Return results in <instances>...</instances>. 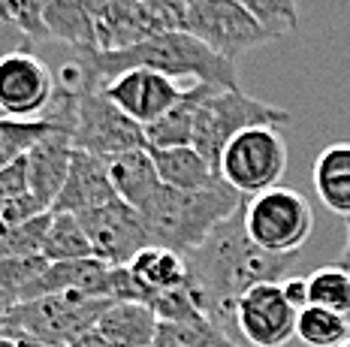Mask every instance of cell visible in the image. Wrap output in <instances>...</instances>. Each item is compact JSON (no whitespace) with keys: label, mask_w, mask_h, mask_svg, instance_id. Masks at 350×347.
<instances>
[{"label":"cell","mask_w":350,"mask_h":347,"mask_svg":"<svg viewBox=\"0 0 350 347\" xmlns=\"http://www.w3.org/2000/svg\"><path fill=\"white\" fill-rule=\"evenodd\" d=\"M148 151H151V161H154L157 176L163 184L181 187V191H217V187H227L221 172L193 145L148 148Z\"/></svg>","instance_id":"obj_18"},{"label":"cell","mask_w":350,"mask_h":347,"mask_svg":"<svg viewBox=\"0 0 350 347\" xmlns=\"http://www.w3.org/2000/svg\"><path fill=\"white\" fill-rule=\"evenodd\" d=\"M97 52H121L170 27L145 0H91Z\"/></svg>","instance_id":"obj_13"},{"label":"cell","mask_w":350,"mask_h":347,"mask_svg":"<svg viewBox=\"0 0 350 347\" xmlns=\"http://www.w3.org/2000/svg\"><path fill=\"white\" fill-rule=\"evenodd\" d=\"M72 161L70 130H55L27 151V191L52 212L55 199L61 197Z\"/></svg>","instance_id":"obj_15"},{"label":"cell","mask_w":350,"mask_h":347,"mask_svg":"<svg viewBox=\"0 0 350 347\" xmlns=\"http://www.w3.org/2000/svg\"><path fill=\"white\" fill-rule=\"evenodd\" d=\"M112 299H97L79 290L16 302L0 314V329L10 338H36L46 344L70 347L82 332L94 329Z\"/></svg>","instance_id":"obj_3"},{"label":"cell","mask_w":350,"mask_h":347,"mask_svg":"<svg viewBox=\"0 0 350 347\" xmlns=\"http://www.w3.org/2000/svg\"><path fill=\"white\" fill-rule=\"evenodd\" d=\"M57 91V76L31 48L0 55V112L10 118H42Z\"/></svg>","instance_id":"obj_9"},{"label":"cell","mask_w":350,"mask_h":347,"mask_svg":"<svg viewBox=\"0 0 350 347\" xmlns=\"http://www.w3.org/2000/svg\"><path fill=\"white\" fill-rule=\"evenodd\" d=\"M0 347H18V342L10 338V335H0Z\"/></svg>","instance_id":"obj_38"},{"label":"cell","mask_w":350,"mask_h":347,"mask_svg":"<svg viewBox=\"0 0 350 347\" xmlns=\"http://www.w3.org/2000/svg\"><path fill=\"white\" fill-rule=\"evenodd\" d=\"M70 347H112V344H109L106 338H103V332H100L97 327H94V329L82 332V335H79V338H76V342H72Z\"/></svg>","instance_id":"obj_35"},{"label":"cell","mask_w":350,"mask_h":347,"mask_svg":"<svg viewBox=\"0 0 350 347\" xmlns=\"http://www.w3.org/2000/svg\"><path fill=\"white\" fill-rule=\"evenodd\" d=\"M55 130L64 127H57L52 118H10V115H3L0 118V166L25 157L36 142L46 139Z\"/></svg>","instance_id":"obj_25"},{"label":"cell","mask_w":350,"mask_h":347,"mask_svg":"<svg viewBox=\"0 0 350 347\" xmlns=\"http://www.w3.org/2000/svg\"><path fill=\"white\" fill-rule=\"evenodd\" d=\"M103 94L136 124L148 127L178 103L185 88H178L175 79L154 73V70H127V73L115 76L103 88Z\"/></svg>","instance_id":"obj_12"},{"label":"cell","mask_w":350,"mask_h":347,"mask_svg":"<svg viewBox=\"0 0 350 347\" xmlns=\"http://www.w3.org/2000/svg\"><path fill=\"white\" fill-rule=\"evenodd\" d=\"M49 227H52V212H42L36 218L12 227L6 238L0 242V257H36L46 251Z\"/></svg>","instance_id":"obj_29"},{"label":"cell","mask_w":350,"mask_h":347,"mask_svg":"<svg viewBox=\"0 0 350 347\" xmlns=\"http://www.w3.org/2000/svg\"><path fill=\"white\" fill-rule=\"evenodd\" d=\"M151 347H239L211 320H160Z\"/></svg>","instance_id":"obj_24"},{"label":"cell","mask_w":350,"mask_h":347,"mask_svg":"<svg viewBox=\"0 0 350 347\" xmlns=\"http://www.w3.org/2000/svg\"><path fill=\"white\" fill-rule=\"evenodd\" d=\"M242 193H236L230 184L217 191H181L160 184L154 199L139 214L151 233V242L187 257L242 208Z\"/></svg>","instance_id":"obj_2"},{"label":"cell","mask_w":350,"mask_h":347,"mask_svg":"<svg viewBox=\"0 0 350 347\" xmlns=\"http://www.w3.org/2000/svg\"><path fill=\"white\" fill-rule=\"evenodd\" d=\"M311 176L320 202L338 218H350V142H335L320 151Z\"/></svg>","instance_id":"obj_21"},{"label":"cell","mask_w":350,"mask_h":347,"mask_svg":"<svg viewBox=\"0 0 350 347\" xmlns=\"http://www.w3.org/2000/svg\"><path fill=\"white\" fill-rule=\"evenodd\" d=\"M109 178H112V187H115V193H118V199L139 208V212L154 199V193L160 191V184H163L148 148L124 151V154L109 157Z\"/></svg>","instance_id":"obj_19"},{"label":"cell","mask_w":350,"mask_h":347,"mask_svg":"<svg viewBox=\"0 0 350 347\" xmlns=\"http://www.w3.org/2000/svg\"><path fill=\"white\" fill-rule=\"evenodd\" d=\"M18 193H27V154L0 166V202Z\"/></svg>","instance_id":"obj_32"},{"label":"cell","mask_w":350,"mask_h":347,"mask_svg":"<svg viewBox=\"0 0 350 347\" xmlns=\"http://www.w3.org/2000/svg\"><path fill=\"white\" fill-rule=\"evenodd\" d=\"M6 308H10V302H3V299H0V314H3Z\"/></svg>","instance_id":"obj_39"},{"label":"cell","mask_w":350,"mask_h":347,"mask_svg":"<svg viewBox=\"0 0 350 347\" xmlns=\"http://www.w3.org/2000/svg\"><path fill=\"white\" fill-rule=\"evenodd\" d=\"M127 272H130V278H133L136 290H139V299L145 305L160 293L181 290V287H187V281H191L187 257L172 248H163V245H148L145 251H139V254L127 263Z\"/></svg>","instance_id":"obj_16"},{"label":"cell","mask_w":350,"mask_h":347,"mask_svg":"<svg viewBox=\"0 0 350 347\" xmlns=\"http://www.w3.org/2000/svg\"><path fill=\"white\" fill-rule=\"evenodd\" d=\"M0 118H3V112H0Z\"/></svg>","instance_id":"obj_41"},{"label":"cell","mask_w":350,"mask_h":347,"mask_svg":"<svg viewBox=\"0 0 350 347\" xmlns=\"http://www.w3.org/2000/svg\"><path fill=\"white\" fill-rule=\"evenodd\" d=\"M112 199H118V193H115L112 178H109V161L72 148L67 182H64V191H61V197L55 199L52 212L85 214V212H91V208H100Z\"/></svg>","instance_id":"obj_14"},{"label":"cell","mask_w":350,"mask_h":347,"mask_svg":"<svg viewBox=\"0 0 350 347\" xmlns=\"http://www.w3.org/2000/svg\"><path fill=\"white\" fill-rule=\"evenodd\" d=\"M185 31L230 61L275 40L239 0H196L187 12Z\"/></svg>","instance_id":"obj_8"},{"label":"cell","mask_w":350,"mask_h":347,"mask_svg":"<svg viewBox=\"0 0 350 347\" xmlns=\"http://www.w3.org/2000/svg\"><path fill=\"white\" fill-rule=\"evenodd\" d=\"M287 169V142L281 127H251L232 136L224 148L217 172L236 193L257 197L262 191L278 187Z\"/></svg>","instance_id":"obj_5"},{"label":"cell","mask_w":350,"mask_h":347,"mask_svg":"<svg viewBox=\"0 0 350 347\" xmlns=\"http://www.w3.org/2000/svg\"><path fill=\"white\" fill-rule=\"evenodd\" d=\"M42 212H49V208L42 206V202L36 199L31 191L0 202V221H3V227H6V230L18 227V223L31 221V218H36V214H42Z\"/></svg>","instance_id":"obj_31"},{"label":"cell","mask_w":350,"mask_h":347,"mask_svg":"<svg viewBox=\"0 0 350 347\" xmlns=\"http://www.w3.org/2000/svg\"><path fill=\"white\" fill-rule=\"evenodd\" d=\"M296 254H272L260 248L245 230V206L227 218L196 251L187 254L191 290L200 311L232 342L242 344L236 329L239 299L260 284H278L296 266Z\"/></svg>","instance_id":"obj_1"},{"label":"cell","mask_w":350,"mask_h":347,"mask_svg":"<svg viewBox=\"0 0 350 347\" xmlns=\"http://www.w3.org/2000/svg\"><path fill=\"white\" fill-rule=\"evenodd\" d=\"M206 82H193L185 88L181 100L172 106L163 118L145 127V139L148 148H178V145H193V127H196V112L206 97Z\"/></svg>","instance_id":"obj_22"},{"label":"cell","mask_w":350,"mask_h":347,"mask_svg":"<svg viewBox=\"0 0 350 347\" xmlns=\"http://www.w3.org/2000/svg\"><path fill=\"white\" fill-rule=\"evenodd\" d=\"M42 37L67 42L72 48H97L91 0H36Z\"/></svg>","instance_id":"obj_17"},{"label":"cell","mask_w":350,"mask_h":347,"mask_svg":"<svg viewBox=\"0 0 350 347\" xmlns=\"http://www.w3.org/2000/svg\"><path fill=\"white\" fill-rule=\"evenodd\" d=\"M296 338L308 347H341L350 338V317L320 305H305L296 320Z\"/></svg>","instance_id":"obj_23"},{"label":"cell","mask_w":350,"mask_h":347,"mask_svg":"<svg viewBox=\"0 0 350 347\" xmlns=\"http://www.w3.org/2000/svg\"><path fill=\"white\" fill-rule=\"evenodd\" d=\"M160 317L145 302H112L97 320V329L112 347H151Z\"/></svg>","instance_id":"obj_20"},{"label":"cell","mask_w":350,"mask_h":347,"mask_svg":"<svg viewBox=\"0 0 350 347\" xmlns=\"http://www.w3.org/2000/svg\"><path fill=\"white\" fill-rule=\"evenodd\" d=\"M245 230L272 254H299L314 233V212L299 191L272 187L245 202Z\"/></svg>","instance_id":"obj_6"},{"label":"cell","mask_w":350,"mask_h":347,"mask_svg":"<svg viewBox=\"0 0 350 347\" xmlns=\"http://www.w3.org/2000/svg\"><path fill=\"white\" fill-rule=\"evenodd\" d=\"M345 227H347V238H345V248H341V254H338V266H345L350 272V218H345Z\"/></svg>","instance_id":"obj_36"},{"label":"cell","mask_w":350,"mask_h":347,"mask_svg":"<svg viewBox=\"0 0 350 347\" xmlns=\"http://www.w3.org/2000/svg\"><path fill=\"white\" fill-rule=\"evenodd\" d=\"M6 31H18V27H12V25H3V21H0V55L12 52V48H25V46H10V40H3V37H6Z\"/></svg>","instance_id":"obj_37"},{"label":"cell","mask_w":350,"mask_h":347,"mask_svg":"<svg viewBox=\"0 0 350 347\" xmlns=\"http://www.w3.org/2000/svg\"><path fill=\"white\" fill-rule=\"evenodd\" d=\"M72 148L97 157H115L124 151L148 148L145 127L124 115L100 88L76 91V115H72Z\"/></svg>","instance_id":"obj_7"},{"label":"cell","mask_w":350,"mask_h":347,"mask_svg":"<svg viewBox=\"0 0 350 347\" xmlns=\"http://www.w3.org/2000/svg\"><path fill=\"white\" fill-rule=\"evenodd\" d=\"M151 10L157 12V18L163 21L170 31H185V21H187V12L196 0H145Z\"/></svg>","instance_id":"obj_33"},{"label":"cell","mask_w":350,"mask_h":347,"mask_svg":"<svg viewBox=\"0 0 350 347\" xmlns=\"http://www.w3.org/2000/svg\"><path fill=\"white\" fill-rule=\"evenodd\" d=\"M254 18L272 33L275 40L299 31V6L296 0H239Z\"/></svg>","instance_id":"obj_30"},{"label":"cell","mask_w":350,"mask_h":347,"mask_svg":"<svg viewBox=\"0 0 350 347\" xmlns=\"http://www.w3.org/2000/svg\"><path fill=\"white\" fill-rule=\"evenodd\" d=\"M299 308L287 299L281 281L247 290L236 305L239 338L251 347H281L296 335Z\"/></svg>","instance_id":"obj_11"},{"label":"cell","mask_w":350,"mask_h":347,"mask_svg":"<svg viewBox=\"0 0 350 347\" xmlns=\"http://www.w3.org/2000/svg\"><path fill=\"white\" fill-rule=\"evenodd\" d=\"M284 293H287V299L293 302V305L302 311L308 305V278H299V275H287V278L281 281Z\"/></svg>","instance_id":"obj_34"},{"label":"cell","mask_w":350,"mask_h":347,"mask_svg":"<svg viewBox=\"0 0 350 347\" xmlns=\"http://www.w3.org/2000/svg\"><path fill=\"white\" fill-rule=\"evenodd\" d=\"M79 221L88 233L94 257L103 260L106 266H127L139 251L154 245L139 208L127 206L124 199H112L100 208H91V212L79 214Z\"/></svg>","instance_id":"obj_10"},{"label":"cell","mask_w":350,"mask_h":347,"mask_svg":"<svg viewBox=\"0 0 350 347\" xmlns=\"http://www.w3.org/2000/svg\"><path fill=\"white\" fill-rule=\"evenodd\" d=\"M42 257H49L52 263L94 257V248H91V242H88V233H85L82 221H79V214L52 212V227H49V238H46Z\"/></svg>","instance_id":"obj_26"},{"label":"cell","mask_w":350,"mask_h":347,"mask_svg":"<svg viewBox=\"0 0 350 347\" xmlns=\"http://www.w3.org/2000/svg\"><path fill=\"white\" fill-rule=\"evenodd\" d=\"M308 305H320L350 317V272L345 266H323L308 275Z\"/></svg>","instance_id":"obj_27"},{"label":"cell","mask_w":350,"mask_h":347,"mask_svg":"<svg viewBox=\"0 0 350 347\" xmlns=\"http://www.w3.org/2000/svg\"><path fill=\"white\" fill-rule=\"evenodd\" d=\"M290 124V112L281 106L262 103L257 97H247L242 88H221L208 85L206 97L196 112L193 127V148L217 169L224 148L232 136L251 127H284Z\"/></svg>","instance_id":"obj_4"},{"label":"cell","mask_w":350,"mask_h":347,"mask_svg":"<svg viewBox=\"0 0 350 347\" xmlns=\"http://www.w3.org/2000/svg\"><path fill=\"white\" fill-rule=\"evenodd\" d=\"M341 347H350V338H347V342H345V344H341Z\"/></svg>","instance_id":"obj_40"},{"label":"cell","mask_w":350,"mask_h":347,"mask_svg":"<svg viewBox=\"0 0 350 347\" xmlns=\"http://www.w3.org/2000/svg\"><path fill=\"white\" fill-rule=\"evenodd\" d=\"M0 299H3V296H0ZM3 302H6V299H3Z\"/></svg>","instance_id":"obj_42"},{"label":"cell","mask_w":350,"mask_h":347,"mask_svg":"<svg viewBox=\"0 0 350 347\" xmlns=\"http://www.w3.org/2000/svg\"><path fill=\"white\" fill-rule=\"evenodd\" d=\"M52 260L36 254V257H0V296L10 305L21 302L25 290L49 269Z\"/></svg>","instance_id":"obj_28"}]
</instances>
